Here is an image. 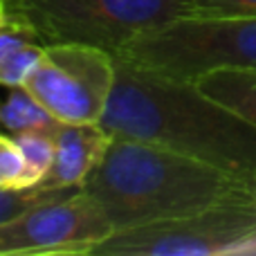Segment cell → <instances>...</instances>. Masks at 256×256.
<instances>
[{"mask_svg": "<svg viewBox=\"0 0 256 256\" xmlns=\"http://www.w3.org/2000/svg\"><path fill=\"white\" fill-rule=\"evenodd\" d=\"M110 135L148 142L218 166L256 173V126L198 88L115 56V86L102 122Z\"/></svg>", "mask_w": 256, "mask_h": 256, "instance_id": "obj_1", "label": "cell"}, {"mask_svg": "<svg viewBox=\"0 0 256 256\" xmlns=\"http://www.w3.org/2000/svg\"><path fill=\"white\" fill-rule=\"evenodd\" d=\"M81 189L112 232L189 216L248 194L243 178L148 142L115 137Z\"/></svg>", "mask_w": 256, "mask_h": 256, "instance_id": "obj_2", "label": "cell"}, {"mask_svg": "<svg viewBox=\"0 0 256 256\" xmlns=\"http://www.w3.org/2000/svg\"><path fill=\"white\" fill-rule=\"evenodd\" d=\"M115 56L182 81L220 70L256 72V16L178 18L144 32Z\"/></svg>", "mask_w": 256, "mask_h": 256, "instance_id": "obj_3", "label": "cell"}, {"mask_svg": "<svg viewBox=\"0 0 256 256\" xmlns=\"http://www.w3.org/2000/svg\"><path fill=\"white\" fill-rule=\"evenodd\" d=\"M9 9L43 45L76 43L120 54L144 32L186 18L189 0H9Z\"/></svg>", "mask_w": 256, "mask_h": 256, "instance_id": "obj_4", "label": "cell"}, {"mask_svg": "<svg viewBox=\"0 0 256 256\" xmlns=\"http://www.w3.org/2000/svg\"><path fill=\"white\" fill-rule=\"evenodd\" d=\"M256 254V202L243 194L189 216L112 232L90 256Z\"/></svg>", "mask_w": 256, "mask_h": 256, "instance_id": "obj_5", "label": "cell"}, {"mask_svg": "<svg viewBox=\"0 0 256 256\" xmlns=\"http://www.w3.org/2000/svg\"><path fill=\"white\" fill-rule=\"evenodd\" d=\"M115 86V54L90 45L54 43L25 88L61 124H99Z\"/></svg>", "mask_w": 256, "mask_h": 256, "instance_id": "obj_6", "label": "cell"}, {"mask_svg": "<svg viewBox=\"0 0 256 256\" xmlns=\"http://www.w3.org/2000/svg\"><path fill=\"white\" fill-rule=\"evenodd\" d=\"M112 225L84 189L36 204L0 225V256H90Z\"/></svg>", "mask_w": 256, "mask_h": 256, "instance_id": "obj_7", "label": "cell"}, {"mask_svg": "<svg viewBox=\"0 0 256 256\" xmlns=\"http://www.w3.org/2000/svg\"><path fill=\"white\" fill-rule=\"evenodd\" d=\"M54 164L38 189H79L104 160L112 135L102 124H61Z\"/></svg>", "mask_w": 256, "mask_h": 256, "instance_id": "obj_8", "label": "cell"}, {"mask_svg": "<svg viewBox=\"0 0 256 256\" xmlns=\"http://www.w3.org/2000/svg\"><path fill=\"white\" fill-rule=\"evenodd\" d=\"M198 88L256 126V72L220 70L196 81Z\"/></svg>", "mask_w": 256, "mask_h": 256, "instance_id": "obj_9", "label": "cell"}, {"mask_svg": "<svg viewBox=\"0 0 256 256\" xmlns=\"http://www.w3.org/2000/svg\"><path fill=\"white\" fill-rule=\"evenodd\" d=\"M61 122L25 88H9V94L0 102V130H7L9 135L34 130L56 132Z\"/></svg>", "mask_w": 256, "mask_h": 256, "instance_id": "obj_10", "label": "cell"}, {"mask_svg": "<svg viewBox=\"0 0 256 256\" xmlns=\"http://www.w3.org/2000/svg\"><path fill=\"white\" fill-rule=\"evenodd\" d=\"M54 135H56V132H50V130H34V132L14 135L22 150V158H25V162H27L32 186H38L54 164V153H56Z\"/></svg>", "mask_w": 256, "mask_h": 256, "instance_id": "obj_11", "label": "cell"}, {"mask_svg": "<svg viewBox=\"0 0 256 256\" xmlns=\"http://www.w3.org/2000/svg\"><path fill=\"white\" fill-rule=\"evenodd\" d=\"M32 178L16 137L0 130V189H30Z\"/></svg>", "mask_w": 256, "mask_h": 256, "instance_id": "obj_12", "label": "cell"}, {"mask_svg": "<svg viewBox=\"0 0 256 256\" xmlns=\"http://www.w3.org/2000/svg\"><path fill=\"white\" fill-rule=\"evenodd\" d=\"M72 191L76 189H38V186H30V189H0V225L9 222L12 218L20 216L22 212L45 202V200L61 198V196H68Z\"/></svg>", "mask_w": 256, "mask_h": 256, "instance_id": "obj_13", "label": "cell"}, {"mask_svg": "<svg viewBox=\"0 0 256 256\" xmlns=\"http://www.w3.org/2000/svg\"><path fill=\"white\" fill-rule=\"evenodd\" d=\"M45 54V45L34 40L22 48H18L14 54H9L2 63H0V86L4 88H18L25 86L30 74L36 70Z\"/></svg>", "mask_w": 256, "mask_h": 256, "instance_id": "obj_14", "label": "cell"}, {"mask_svg": "<svg viewBox=\"0 0 256 256\" xmlns=\"http://www.w3.org/2000/svg\"><path fill=\"white\" fill-rule=\"evenodd\" d=\"M189 16L250 18L256 16V0H189Z\"/></svg>", "mask_w": 256, "mask_h": 256, "instance_id": "obj_15", "label": "cell"}, {"mask_svg": "<svg viewBox=\"0 0 256 256\" xmlns=\"http://www.w3.org/2000/svg\"><path fill=\"white\" fill-rule=\"evenodd\" d=\"M34 40H38L36 32L32 30L20 16L12 14V18L0 27V63H2L9 54L16 52L18 48H22V45H27V43H34Z\"/></svg>", "mask_w": 256, "mask_h": 256, "instance_id": "obj_16", "label": "cell"}, {"mask_svg": "<svg viewBox=\"0 0 256 256\" xmlns=\"http://www.w3.org/2000/svg\"><path fill=\"white\" fill-rule=\"evenodd\" d=\"M12 18V9H9V0H0V27Z\"/></svg>", "mask_w": 256, "mask_h": 256, "instance_id": "obj_17", "label": "cell"}, {"mask_svg": "<svg viewBox=\"0 0 256 256\" xmlns=\"http://www.w3.org/2000/svg\"><path fill=\"white\" fill-rule=\"evenodd\" d=\"M245 184H248V191H250V196H252V200L256 202V173H252V176L248 178V182H245Z\"/></svg>", "mask_w": 256, "mask_h": 256, "instance_id": "obj_18", "label": "cell"}]
</instances>
